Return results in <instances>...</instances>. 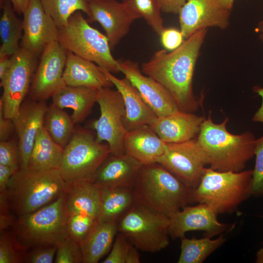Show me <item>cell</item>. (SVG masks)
<instances>
[{
  "instance_id": "cell-1",
  "label": "cell",
  "mask_w": 263,
  "mask_h": 263,
  "mask_svg": "<svg viewBox=\"0 0 263 263\" xmlns=\"http://www.w3.org/2000/svg\"><path fill=\"white\" fill-rule=\"evenodd\" d=\"M207 29L194 33L176 49L156 51L141 65V70L163 86L175 99L180 111L193 113L199 107L192 87L193 77Z\"/></svg>"
},
{
  "instance_id": "cell-2",
  "label": "cell",
  "mask_w": 263,
  "mask_h": 263,
  "mask_svg": "<svg viewBox=\"0 0 263 263\" xmlns=\"http://www.w3.org/2000/svg\"><path fill=\"white\" fill-rule=\"evenodd\" d=\"M228 118L216 124L210 113L202 124L196 138L207 165L219 171L239 172L254 156L257 139L246 131L240 134L230 133L226 129Z\"/></svg>"
},
{
  "instance_id": "cell-3",
  "label": "cell",
  "mask_w": 263,
  "mask_h": 263,
  "mask_svg": "<svg viewBox=\"0 0 263 263\" xmlns=\"http://www.w3.org/2000/svg\"><path fill=\"white\" fill-rule=\"evenodd\" d=\"M132 189L136 203L169 217L194 203L193 188L158 163L142 166Z\"/></svg>"
},
{
  "instance_id": "cell-4",
  "label": "cell",
  "mask_w": 263,
  "mask_h": 263,
  "mask_svg": "<svg viewBox=\"0 0 263 263\" xmlns=\"http://www.w3.org/2000/svg\"><path fill=\"white\" fill-rule=\"evenodd\" d=\"M68 184L58 169L20 168L3 192L11 212L18 216L36 211L56 200Z\"/></svg>"
},
{
  "instance_id": "cell-5",
  "label": "cell",
  "mask_w": 263,
  "mask_h": 263,
  "mask_svg": "<svg viewBox=\"0 0 263 263\" xmlns=\"http://www.w3.org/2000/svg\"><path fill=\"white\" fill-rule=\"evenodd\" d=\"M252 170L219 171L205 168L193 190L194 203L207 204L218 214L234 212L252 194Z\"/></svg>"
},
{
  "instance_id": "cell-6",
  "label": "cell",
  "mask_w": 263,
  "mask_h": 263,
  "mask_svg": "<svg viewBox=\"0 0 263 263\" xmlns=\"http://www.w3.org/2000/svg\"><path fill=\"white\" fill-rule=\"evenodd\" d=\"M63 194L33 212L18 216L12 232L26 250L38 246H57L68 236Z\"/></svg>"
},
{
  "instance_id": "cell-7",
  "label": "cell",
  "mask_w": 263,
  "mask_h": 263,
  "mask_svg": "<svg viewBox=\"0 0 263 263\" xmlns=\"http://www.w3.org/2000/svg\"><path fill=\"white\" fill-rule=\"evenodd\" d=\"M57 41L65 50L95 63L112 73L120 72L106 35L92 27L80 11L58 29Z\"/></svg>"
},
{
  "instance_id": "cell-8",
  "label": "cell",
  "mask_w": 263,
  "mask_h": 263,
  "mask_svg": "<svg viewBox=\"0 0 263 263\" xmlns=\"http://www.w3.org/2000/svg\"><path fill=\"white\" fill-rule=\"evenodd\" d=\"M169 217L137 203L119 219L118 231L138 250L156 253L169 244Z\"/></svg>"
},
{
  "instance_id": "cell-9",
  "label": "cell",
  "mask_w": 263,
  "mask_h": 263,
  "mask_svg": "<svg viewBox=\"0 0 263 263\" xmlns=\"http://www.w3.org/2000/svg\"><path fill=\"white\" fill-rule=\"evenodd\" d=\"M110 153L108 145L98 142L91 132L83 129L75 130L64 148L59 171L68 185L91 181Z\"/></svg>"
},
{
  "instance_id": "cell-10",
  "label": "cell",
  "mask_w": 263,
  "mask_h": 263,
  "mask_svg": "<svg viewBox=\"0 0 263 263\" xmlns=\"http://www.w3.org/2000/svg\"><path fill=\"white\" fill-rule=\"evenodd\" d=\"M96 103L99 106V117L93 123L96 131V139L106 142L110 153H125V139L128 131L123 124L125 105L122 96L117 90L111 87L98 90Z\"/></svg>"
},
{
  "instance_id": "cell-11",
  "label": "cell",
  "mask_w": 263,
  "mask_h": 263,
  "mask_svg": "<svg viewBox=\"0 0 263 263\" xmlns=\"http://www.w3.org/2000/svg\"><path fill=\"white\" fill-rule=\"evenodd\" d=\"M37 57L21 47L11 56V66L0 83L3 88L0 100L5 117L12 119L17 114L32 84L37 68Z\"/></svg>"
},
{
  "instance_id": "cell-12",
  "label": "cell",
  "mask_w": 263,
  "mask_h": 263,
  "mask_svg": "<svg viewBox=\"0 0 263 263\" xmlns=\"http://www.w3.org/2000/svg\"><path fill=\"white\" fill-rule=\"evenodd\" d=\"M160 164L192 188L199 185L207 165L196 138L180 143H166Z\"/></svg>"
},
{
  "instance_id": "cell-13",
  "label": "cell",
  "mask_w": 263,
  "mask_h": 263,
  "mask_svg": "<svg viewBox=\"0 0 263 263\" xmlns=\"http://www.w3.org/2000/svg\"><path fill=\"white\" fill-rule=\"evenodd\" d=\"M67 51L57 41L49 44L41 53L35 72L30 91V98L45 101L65 85L63 78Z\"/></svg>"
},
{
  "instance_id": "cell-14",
  "label": "cell",
  "mask_w": 263,
  "mask_h": 263,
  "mask_svg": "<svg viewBox=\"0 0 263 263\" xmlns=\"http://www.w3.org/2000/svg\"><path fill=\"white\" fill-rule=\"evenodd\" d=\"M88 21L98 22L104 30L111 49L129 33L132 23L141 17L124 2L91 0Z\"/></svg>"
},
{
  "instance_id": "cell-15",
  "label": "cell",
  "mask_w": 263,
  "mask_h": 263,
  "mask_svg": "<svg viewBox=\"0 0 263 263\" xmlns=\"http://www.w3.org/2000/svg\"><path fill=\"white\" fill-rule=\"evenodd\" d=\"M180 30L187 39L196 32L208 27L226 29L230 12L218 0H187L179 12Z\"/></svg>"
},
{
  "instance_id": "cell-16",
  "label": "cell",
  "mask_w": 263,
  "mask_h": 263,
  "mask_svg": "<svg viewBox=\"0 0 263 263\" xmlns=\"http://www.w3.org/2000/svg\"><path fill=\"white\" fill-rule=\"evenodd\" d=\"M23 15L21 47L38 56L49 44L57 41L58 29L41 0H31Z\"/></svg>"
},
{
  "instance_id": "cell-17",
  "label": "cell",
  "mask_w": 263,
  "mask_h": 263,
  "mask_svg": "<svg viewBox=\"0 0 263 263\" xmlns=\"http://www.w3.org/2000/svg\"><path fill=\"white\" fill-rule=\"evenodd\" d=\"M118 63L120 72L136 87L158 117L179 110L171 94L157 81L145 75L137 62L127 59L118 60Z\"/></svg>"
},
{
  "instance_id": "cell-18",
  "label": "cell",
  "mask_w": 263,
  "mask_h": 263,
  "mask_svg": "<svg viewBox=\"0 0 263 263\" xmlns=\"http://www.w3.org/2000/svg\"><path fill=\"white\" fill-rule=\"evenodd\" d=\"M217 215L205 204L187 206L169 216V237L173 240L180 239L186 232L193 230L204 231L205 236L210 238L222 233L229 225L220 223Z\"/></svg>"
},
{
  "instance_id": "cell-19",
  "label": "cell",
  "mask_w": 263,
  "mask_h": 263,
  "mask_svg": "<svg viewBox=\"0 0 263 263\" xmlns=\"http://www.w3.org/2000/svg\"><path fill=\"white\" fill-rule=\"evenodd\" d=\"M47 109L45 101L30 98L23 102L17 114L12 119L19 139L20 168L28 166L37 135L43 126Z\"/></svg>"
},
{
  "instance_id": "cell-20",
  "label": "cell",
  "mask_w": 263,
  "mask_h": 263,
  "mask_svg": "<svg viewBox=\"0 0 263 263\" xmlns=\"http://www.w3.org/2000/svg\"><path fill=\"white\" fill-rule=\"evenodd\" d=\"M143 165L126 153H110L91 181L99 188H133Z\"/></svg>"
},
{
  "instance_id": "cell-21",
  "label": "cell",
  "mask_w": 263,
  "mask_h": 263,
  "mask_svg": "<svg viewBox=\"0 0 263 263\" xmlns=\"http://www.w3.org/2000/svg\"><path fill=\"white\" fill-rule=\"evenodd\" d=\"M100 68L122 96L125 109L123 124L126 130L129 132L152 124L157 118V115L130 81L126 77L117 78L105 69Z\"/></svg>"
},
{
  "instance_id": "cell-22",
  "label": "cell",
  "mask_w": 263,
  "mask_h": 263,
  "mask_svg": "<svg viewBox=\"0 0 263 263\" xmlns=\"http://www.w3.org/2000/svg\"><path fill=\"white\" fill-rule=\"evenodd\" d=\"M205 117L178 111L159 116L149 127L166 143H180L198 136Z\"/></svg>"
},
{
  "instance_id": "cell-23",
  "label": "cell",
  "mask_w": 263,
  "mask_h": 263,
  "mask_svg": "<svg viewBox=\"0 0 263 263\" xmlns=\"http://www.w3.org/2000/svg\"><path fill=\"white\" fill-rule=\"evenodd\" d=\"M124 144L125 153L142 165L157 163L166 149V143L148 125L128 132Z\"/></svg>"
},
{
  "instance_id": "cell-24",
  "label": "cell",
  "mask_w": 263,
  "mask_h": 263,
  "mask_svg": "<svg viewBox=\"0 0 263 263\" xmlns=\"http://www.w3.org/2000/svg\"><path fill=\"white\" fill-rule=\"evenodd\" d=\"M63 78L65 85L73 87L99 90L113 85L100 66L68 51Z\"/></svg>"
},
{
  "instance_id": "cell-25",
  "label": "cell",
  "mask_w": 263,
  "mask_h": 263,
  "mask_svg": "<svg viewBox=\"0 0 263 263\" xmlns=\"http://www.w3.org/2000/svg\"><path fill=\"white\" fill-rule=\"evenodd\" d=\"M63 197L67 215L82 214L99 219L101 207V189L91 181L68 185Z\"/></svg>"
},
{
  "instance_id": "cell-26",
  "label": "cell",
  "mask_w": 263,
  "mask_h": 263,
  "mask_svg": "<svg viewBox=\"0 0 263 263\" xmlns=\"http://www.w3.org/2000/svg\"><path fill=\"white\" fill-rule=\"evenodd\" d=\"M98 90L86 87L65 85L52 96V104L60 109L70 108L75 124L83 121L96 103Z\"/></svg>"
},
{
  "instance_id": "cell-27",
  "label": "cell",
  "mask_w": 263,
  "mask_h": 263,
  "mask_svg": "<svg viewBox=\"0 0 263 263\" xmlns=\"http://www.w3.org/2000/svg\"><path fill=\"white\" fill-rule=\"evenodd\" d=\"M118 231V221H99L80 243L83 263H97L109 251Z\"/></svg>"
},
{
  "instance_id": "cell-28",
  "label": "cell",
  "mask_w": 263,
  "mask_h": 263,
  "mask_svg": "<svg viewBox=\"0 0 263 263\" xmlns=\"http://www.w3.org/2000/svg\"><path fill=\"white\" fill-rule=\"evenodd\" d=\"M64 148L56 143L43 126L39 129L27 167L34 169H58Z\"/></svg>"
},
{
  "instance_id": "cell-29",
  "label": "cell",
  "mask_w": 263,
  "mask_h": 263,
  "mask_svg": "<svg viewBox=\"0 0 263 263\" xmlns=\"http://www.w3.org/2000/svg\"><path fill=\"white\" fill-rule=\"evenodd\" d=\"M0 5L2 12L0 19V56H11L20 47L19 42L23 35L22 20L17 17L10 0H0Z\"/></svg>"
},
{
  "instance_id": "cell-30",
  "label": "cell",
  "mask_w": 263,
  "mask_h": 263,
  "mask_svg": "<svg viewBox=\"0 0 263 263\" xmlns=\"http://www.w3.org/2000/svg\"><path fill=\"white\" fill-rule=\"evenodd\" d=\"M100 188L101 207L99 221H118L135 203L132 188Z\"/></svg>"
},
{
  "instance_id": "cell-31",
  "label": "cell",
  "mask_w": 263,
  "mask_h": 263,
  "mask_svg": "<svg viewBox=\"0 0 263 263\" xmlns=\"http://www.w3.org/2000/svg\"><path fill=\"white\" fill-rule=\"evenodd\" d=\"M211 238L206 236L200 239L182 237L181 253L177 263H202L226 241L222 235L215 239Z\"/></svg>"
},
{
  "instance_id": "cell-32",
  "label": "cell",
  "mask_w": 263,
  "mask_h": 263,
  "mask_svg": "<svg viewBox=\"0 0 263 263\" xmlns=\"http://www.w3.org/2000/svg\"><path fill=\"white\" fill-rule=\"evenodd\" d=\"M71 116L52 104L44 116L43 127L52 139L64 148L70 140L75 131Z\"/></svg>"
},
{
  "instance_id": "cell-33",
  "label": "cell",
  "mask_w": 263,
  "mask_h": 263,
  "mask_svg": "<svg viewBox=\"0 0 263 263\" xmlns=\"http://www.w3.org/2000/svg\"><path fill=\"white\" fill-rule=\"evenodd\" d=\"M91 0H41L45 12L54 20L58 29L66 25L70 16L76 11L90 15Z\"/></svg>"
},
{
  "instance_id": "cell-34",
  "label": "cell",
  "mask_w": 263,
  "mask_h": 263,
  "mask_svg": "<svg viewBox=\"0 0 263 263\" xmlns=\"http://www.w3.org/2000/svg\"><path fill=\"white\" fill-rule=\"evenodd\" d=\"M123 2L143 18L158 35L165 28L158 0H124Z\"/></svg>"
},
{
  "instance_id": "cell-35",
  "label": "cell",
  "mask_w": 263,
  "mask_h": 263,
  "mask_svg": "<svg viewBox=\"0 0 263 263\" xmlns=\"http://www.w3.org/2000/svg\"><path fill=\"white\" fill-rule=\"evenodd\" d=\"M18 242L14 233L0 231V263H22L27 252Z\"/></svg>"
},
{
  "instance_id": "cell-36",
  "label": "cell",
  "mask_w": 263,
  "mask_h": 263,
  "mask_svg": "<svg viewBox=\"0 0 263 263\" xmlns=\"http://www.w3.org/2000/svg\"><path fill=\"white\" fill-rule=\"evenodd\" d=\"M98 221V219L88 215L78 213L68 215V236L80 244Z\"/></svg>"
},
{
  "instance_id": "cell-37",
  "label": "cell",
  "mask_w": 263,
  "mask_h": 263,
  "mask_svg": "<svg viewBox=\"0 0 263 263\" xmlns=\"http://www.w3.org/2000/svg\"><path fill=\"white\" fill-rule=\"evenodd\" d=\"M55 263H82L80 244L69 236L57 245Z\"/></svg>"
},
{
  "instance_id": "cell-38",
  "label": "cell",
  "mask_w": 263,
  "mask_h": 263,
  "mask_svg": "<svg viewBox=\"0 0 263 263\" xmlns=\"http://www.w3.org/2000/svg\"><path fill=\"white\" fill-rule=\"evenodd\" d=\"M255 164L252 170L251 191L256 197L263 196V135L257 139L254 151Z\"/></svg>"
},
{
  "instance_id": "cell-39",
  "label": "cell",
  "mask_w": 263,
  "mask_h": 263,
  "mask_svg": "<svg viewBox=\"0 0 263 263\" xmlns=\"http://www.w3.org/2000/svg\"><path fill=\"white\" fill-rule=\"evenodd\" d=\"M131 245L122 233L118 232L110 253L102 263H126Z\"/></svg>"
},
{
  "instance_id": "cell-40",
  "label": "cell",
  "mask_w": 263,
  "mask_h": 263,
  "mask_svg": "<svg viewBox=\"0 0 263 263\" xmlns=\"http://www.w3.org/2000/svg\"><path fill=\"white\" fill-rule=\"evenodd\" d=\"M57 249L56 245L38 246L26 252L24 263H52L54 262Z\"/></svg>"
},
{
  "instance_id": "cell-41",
  "label": "cell",
  "mask_w": 263,
  "mask_h": 263,
  "mask_svg": "<svg viewBox=\"0 0 263 263\" xmlns=\"http://www.w3.org/2000/svg\"><path fill=\"white\" fill-rule=\"evenodd\" d=\"M0 164L16 170L20 168L19 148L12 141L0 142Z\"/></svg>"
},
{
  "instance_id": "cell-42",
  "label": "cell",
  "mask_w": 263,
  "mask_h": 263,
  "mask_svg": "<svg viewBox=\"0 0 263 263\" xmlns=\"http://www.w3.org/2000/svg\"><path fill=\"white\" fill-rule=\"evenodd\" d=\"M160 36L162 44L166 50H174L184 41L185 38L181 30L175 28H165Z\"/></svg>"
},
{
  "instance_id": "cell-43",
  "label": "cell",
  "mask_w": 263,
  "mask_h": 263,
  "mask_svg": "<svg viewBox=\"0 0 263 263\" xmlns=\"http://www.w3.org/2000/svg\"><path fill=\"white\" fill-rule=\"evenodd\" d=\"M14 130L15 129L13 120L5 117L3 103L0 100V141L8 140Z\"/></svg>"
},
{
  "instance_id": "cell-44",
  "label": "cell",
  "mask_w": 263,
  "mask_h": 263,
  "mask_svg": "<svg viewBox=\"0 0 263 263\" xmlns=\"http://www.w3.org/2000/svg\"><path fill=\"white\" fill-rule=\"evenodd\" d=\"M161 11L167 13L178 14L187 0H158Z\"/></svg>"
},
{
  "instance_id": "cell-45",
  "label": "cell",
  "mask_w": 263,
  "mask_h": 263,
  "mask_svg": "<svg viewBox=\"0 0 263 263\" xmlns=\"http://www.w3.org/2000/svg\"><path fill=\"white\" fill-rule=\"evenodd\" d=\"M18 170L0 164V193L5 192L13 175Z\"/></svg>"
},
{
  "instance_id": "cell-46",
  "label": "cell",
  "mask_w": 263,
  "mask_h": 263,
  "mask_svg": "<svg viewBox=\"0 0 263 263\" xmlns=\"http://www.w3.org/2000/svg\"><path fill=\"white\" fill-rule=\"evenodd\" d=\"M260 38L263 42V37H260ZM253 91L261 97L262 102L260 107L253 116L252 120L263 123V87L255 86L253 87Z\"/></svg>"
},
{
  "instance_id": "cell-47",
  "label": "cell",
  "mask_w": 263,
  "mask_h": 263,
  "mask_svg": "<svg viewBox=\"0 0 263 263\" xmlns=\"http://www.w3.org/2000/svg\"><path fill=\"white\" fill-rule=\"evenodd\" d=\"M11 212L1 213L0 215V230H6L10 227H12L16 219L14 213Z\"/></svg>"
},
{
  "instance_id": "cell-48",
  "label": "cell",
  "mask_w": 263,
  "mask_h": 263,
  "mask_svg": "<svg viewBox=\"0 0 263 263\" xmlns=\"http://www.w3.org/2000/svg\"><path fill=\"white\" fill-rule=\"evenodd\" d=\"M12 63L11 56H0V79L1 80L9 70Z\"/></svg>"
},
{
  "instance_id": "cell-49",
  "label": "cell",
  "mask_w": 263,
  "mask_h": 263,
  "mask_svg": "<svg viewBox=\"0 0 263 263\" xmlns=\"http://www.w3.org/2000/svg\"><path fill=\"white\" fill-rule=\"evenodd\" d=\"M31 0H10L15 12L23 14Z\"/></svg>"
},
{
  "instance_id": "cell-50",
  "label": "cell",
  "mask_w": 263,
  "mask_h": 263,
  "mask_svg": "<svg viewBox=\"0 0 263 263\" xmlns=\"http://www.w3.org/2000/svg\"><path fill=\"white\" fill-rule=\"evenodd\" d=\"M138 249L133 245H131L126 263H140V255L138 251Z\"/></svg>"
},
{
  "instance_id": "cell-51",
  "label": "cell",
  "mask_w": 263,
  "mask_h": 263,
  "mask_svg": "<svg viewBox=\"0 0 263 263\" xmlns=\"http://www.w3.org/2000/svg\"><path fill=\"white\" fill-rule=\"evenodd\" d=\"M221 6L225 10L231 12L235 0H218Z\"/></svg>"
},
{
  "instance_id": "cell-52",
  "label": "cell",
  "mask_w": 263,
  "mask_h": 263,
  "mask_svg": "<svg viewBox=\"0 0 263 263\" xmlns=\"http://www.w3.org/2000/svg\"><path fill=\"white\" fill-rule=\"evenodd\" d=\"M255 31L259 34L260 37H263V19L258 23L255 28Z\"/></svg>"
},
{
  "instance_id": "cell-53",
  "label": "cell",
  "mask_w": 263,
  "mask_h": 263,
  "mask_svg": "<svg viewBox=\"0 0 263 263\" xmlns=\"http://www.w3.org/2000/svg\"><path fill=\"white\" fill-rule=\"evenodd\" d=\"M256 262L263 263V247L261 248L256 253Z\"/></svg>"
}]
</instances>
